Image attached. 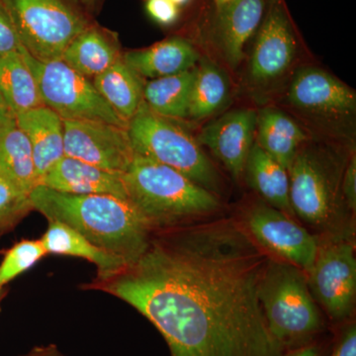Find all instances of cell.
Here are the masks:
<instances>
[{
  "label": "cell",
  "instance_id": "obj_1",
  "mask_svg": "<svg viewBox=\"0 0 356 356\" xmlns=\"http://www.w3.org/2000/svg\"><path fill=\"white\" fill-rule=\"evenodd\" d=\"M270 257L235 222L165 229L137 261L83 288L126 302L170 356H283L259 302Z\"/></svg>",
  "mask_w": 356,
  "mask_h": 356
},
{
  "label": "cell",
  "instance_id": "obj_2",
  "mask_svg": "<svg viewBox=\"0 0 356 356\" xmlns=\"http://www.w3.org/2000/svg\"><path fill=\"white\" fill-rule=\"evenodd\" d=\"M30 201L33 210L48 221L64 222L127 264L144 254L153 238V229L126 199L63 193L37 185L30 193Z\"/></svg>",
  "mask_w": 356,
  "mask_h": 356
},
{
  "label": "cell",
  "instance_id": "obj_3",
  "mask_svg": "<svg viewBox=\"0 0 356 356\" xmlns=\"http://www.w3.org/2000/svg\"><path fill=\"white\" fill-rule=\"evenodd\" d=\"M128 199L153 231L181 227L185 222L214 212L216 196L170 166L135 154L123 173Z\"/></svg>",
  "mask_w": 356,
  "mask_h": 356
},
{
  "label": "cell",
  "instance_id": "obj_4",
  "mask_svg": "<svg viewBox=\"0 0 356 356\" xmlns=\"http://www.w3.org/2000/svg\"><path fill=\"white\" fill-rule=\"evenodd\" d=\"M259 297L268 331L285 351L313 343L324 330L307 274L299 267L269 259Z\"/></svg>",
  "mask_w": 356,
  "mask_h": 356
},
{
  "label": "cell",
  "instance_id": "obj_5",
  "mask_svg": "<svg viewBox=\"0 0 356 356\" xmlns=\"http://www.w3.org/2000/svg\"><path fill=\"white\" fill-rule=\"evenodd\" d=\"M26 51L41 62L62 60L92 23L79 0H0Z\"/></svg>",
  "mask_w": 356,
  "mask_h": 356
},
{
  "label": "cell",
  "instance_id": "obj_6",
  "mask_svg": "<svg viewBox=\"0 0 356 356\" xmlns=\"http://www.w3.org/2000/svg\"><path fill=\"white\" fill-rule=\"evenodd\" d=\"M127 130L134 153L170 166L208 191L216 186V170L197 140L154 113L145 102L128 122Z\"/></svg>",
  "mask_w": 356,
  "mask_h": 356
},
{
  "label": "cell",
  "instance_id": "obj_7",
  "mask_svg": "<svg viewBox=\"0 0 356 356\" xmlns=\"http://www.w3.org/2000/svg\"><path fill=\"white\" fill-rule=\"evenodd\" d=\"M20 53L35 77L43 105L64 120L102 121L127 127V122L103 99L92 81L62 60L41 62L23 46Z\"/></svg>",
  "mask_w": 356,
  "mask_h": 356
},
{
  "label": "cell",
  "instance_id": "obj_8",
  "mask_svg": "<svg viewBox=\"0 0 356 356\" xmlns=\"http://www.w3.org/2000/svg\"><path fill=\"white\" fill-rule=\"evenodd\" d=\"M312 293L332 320L343 322L355 308L356 259L355 245L337 241L320 247L306 273Z\"/></svg>",
  "mask_w": 356,
  "mask_h": 356
},
{
  "label": "cell",
  "instance_id": "obj_9",
  "mask_svg": "<svg viewBox=\"0 0 356 356\" xmlns=\"http://www.w3.org/2000/svg\"><path fill=\"white\" fill-rule=\"evenodd\" d=\"M245 228L259 247L305 273L315 262L318 241L282 211L254 206L245 216Z\"/></svg>",
  "mask_w": 356,
  "mask_h": 356
},
{
  "label": "cell",
  "instance_id": "obj_10",
  "mask_svg": "<svg viewBox=\"0 0 356 356\" xmlns=\"http://www.w3.org/2000/svg\"><path fill=\"white\" fill-rule=\"evenodd\" d=\"M65 156L109 172L125 173L134 149L127 127L95 120H64Z\"/></svg>",
  "mask_w": 356,
  "mask_h": 356
},
{
  "label": "cell",
  "instance_id": "obj_11",
  "mask_svg": "<svg viewBox=\"0 0 356 356\" xmlns=\"http://www.w3.org/2000/svg\"><path fill=\"white\" fill-rule=\"evenodd\" d=\"M289 172L293 213L313 226H325L334 215V187L327 170L313 154H297Z\"/></svg>",
  "mask_w": 356,
  "mask_h": 356
},
{
  "label": "cell",
  "instance_id": "obj_12",
  "mask_svg": "<svg viewBox=\"0 0 356 356\" xmlns=\"http://www.w3.org/2000/svg\"><path fill=\"white\" fill-rule=\"evenodd\" d=\"M294 30L280 0H273L262 19L250 58V76L266 83L282 76L296 55Z\"/></svg>",
  "mask_w": 356,
  "mask_h": 356
},
{
  "label": "cell",
  "instance_id": "obj_13",
  "mask_svg": "<svg viewBox=\"0 0 356 356\" xmlns=\"http://www.w3.org/2000/svg\"><path fill=\"white\" fill-rule=\"evenodd\" d=\"M288 98L296 108L320 116H351L356 108V95L353 89L324 70L314 67L297 72Z\"/></svg>",
  "mask_w": 356,
  "mask_h": 356
},
{
  "label": "cell",
  "instance_id": "obj_14",
  "mask_svg": "<svg viewBox=\"0 0 356 356\" xmlns=\"http://www.w3.org/2000/svg\"><path fill=\"white\" fill-rule=\"evenodd\" d=\"M257 119V112L252 109L229 112L203 129L198 144L209 147L232 177L238 178L245 172L248 154L254 145Z\"/></svg>",
  "mask_w": 356,
  "mask_h": 356
},
{
  "label": "cell",
  "instance_id": "obj_15",
  "mask_svg": "<svg viewBox=\"0 0 356 356\" xmlns=\"http://www.w3.org/2000/svg\"><path fill=\"white\" fill-rule=\"evenodd\" d=\"M39 185L63 193L103 194L129 200L123 173L102 170L67 156L46 173Z\"/></svg>",
  "mask_w": 356,
  "mask_h": 356
},
{
  "label": "cell",
  "instance_id": "obj_16",
  "mask_svg": "<svg viewBox=\"0 0 356 356\" xmlns=\"http://www.w3.org/2000/svg\"><path fill=\"white\" fill-rule=\"evenodd\" d=\"M264 0H236L216 7L213 32L232 67L242 62L245 44L264 19Z\"/></svg>",
  "mask_w": 356,
  "mask_h": 356
},
{
  "label": "cell",
  "instance_id": "obj_17",
  "mask_svg": "<svg viewBox=\"0 0 356 356\" xmlns=\"http://www.w3.org/2000/svg\"><path fill=\"white\" fill-rule=\"evenodd\" d=\"M31 146L37 184L65 156L64 119L42 105L15 118Z\"/></svg>",
  "mask_w": 356,
  "mask_h": 356
},
{
  "label": "cell",
  "instance_id": "obj_18",
  "mask_svg": "<svg viewBox=\"0 0 356 356\" xmlns=\"http://www.w3.org/2000/svg\"><path fill=\"white\" fill-rule=\"evenodd\" d=\"M122 60L142 79L151 81L193 69L199 55L191 42L172 37L149 48L127 51Z\"/></svg>",
  "mask_w": 356,
  "mask_h": 356
},
{
  "label": "cell",
  "instance_id": "obj_19",
  "mask_svg": "<svg viewBox=\"0 0 356 356\" xmlns=\"http://www.w3.org/2000/svg\"><path fill=\"white\" fill-rule=\"evenodd\" d=\"M48 222V228L40 238L47 254L86 259L97 268L96 277L111 275L128 266L121 257L97 247L72 227L58 221Z\"/></svg>",
  "mask_w": 356,
  "mask_h": 356
},
{
  "label": "cell",
  "instance_id": "obj_20",
  "mask_svg": "<svg viewBox=\"0 0 356 356\" xmlns=\"http://www.w3.org/2000/svg\"><path fill=\"white\" fill-rule=\"evenodd\" d=\"M122 57L113 34L91 24L72 40L62 60L86 79H95Z\"/></svg>",
  "mask_w": 356,
  "mask_h": 356
},
{
  "label": "cell",
  "instance_id": "obj_21",
  "mask_svg": "<svg viewBox=\"0 0 356 356\" xmlns=\"http://www.w3.org/2000/svg\"><path fill=\"white\" fill-rule=\"evenodd\" d=\"M245 172L248 184L271 207L289 216L294 214L290 204L288 170L264 151L257 143H254L250 149Z\"/></svg>",
  "mask_w": 356,
  "mask_h": 356
},
{
  "label": "cell",
  "instance_id": "obj_22",
  "mask_svg": "<svg viewBox=\"0 0 356 356\" xmlns=\"http://www.w3.org/2000/svg\"><path fill=\"white\" fill-rule=\"evenodd\" d=\"M92 83L103 99L127 123L144 102V81L122 57L92 79Z\"/></svg>",
  "mask_w": 356,
  "mask_h": 356
},
{
  "label": "cell",
  "instance_id": "obj_23",
  "mask_svg": "<svg viewBox=\"0 0 356 356\" xmlns=\"http://www.w3.org/2000/svg\"><path fill=\"white\" fill-rule=\"evenodd\" d=\"M0 175L29 195L38 185L31 146L15 120L0 125Z\"/></svg>",
  "mask_w": 356,
  "mask_h": 356
},
{
  "label": "cell",
  "instance_id": "obj_24",
  "mask_svg": "<svg viewBox=\"0 0 356 356\" xmlns=\"http://www.w3.org/2000/svg\"><path fill=\"white\" fill-rule=\"evenodd\" d=\"M257 126L259 146L288 170L300 145L306 139L305 133L296 122L275 108L262 110L257 116Z\"/></svg>",
  "mask_w": 356,
  "mask_h": 356
},
{
  "label": "cell",
  "instance_id": "obj_25",
  "mask_svg": "<svg viewBox=\"0 0 356 356\" xmlns=\"http://www.w3.org/2000/svg\"><path fill=\"white\" fill-rule=\"evenodd\" d=\"M0 93L14 118L43 105L35 77L20 51L0 58Z\"/></svg>",
  "mask_w": 356,
  "mask_h": 356
},
{
  "label": "cell",
  "instance_id": "obj_26",
  "mask_svg": "<svg viewBox=\"0 0 356 356\" xmlns=\"http://www.w3.org/2000/svg\"><path fill=\"white\" fill-rule=\"evenodd\" d=\"M194 67L145 83L144 102L149 108L165 118H188Z\"/></svg>",
  "mask_w": 356,
  "mask_h": 356
},
{
  "label": "cell",
  "instance_id": "obj_27",
  "mask_svg": "<svg viewBox=\"0 0 356 356\" xmlns=\"http://www.w3.org/2000/svg\"><path fill=\"white\" fill-rule=\"evenodd\" d=\"M228 96V79L216 65L204 60L194 67L189 105L191 118L199 120L214 114L226 103Z\"/></svg>",
  "mask_w": 356,
  "mask_h": 356
},
{
  "label": "cell",
  "instance_id": "obj_28",
  "mask_svg": "<svg viewBox=\"0 0 356 356\" xmlns=\"http://www.w3.org/2000/svg\"><path fill=\"white\" fill-rule=\"evenodd\" d=\"M46 255L48 254L41 238H24L14 243L13 247L4 252L3 259L0 264V288H4L21 274L30 270Z\"/></svg>",
  "mask_w": 356,
  "mask_h": 356
},
{
  "label": "cell",
  "instance_id": "obj_29",
  "mask_svg": "<svg viewBox=\"0 0 356 356\" xmlns=\"http://www.w3.org/2000/svg\"><path fill=\"white\" fill-rule=\"evenodd\" d=\"M32 210L29 194L0 175V234L13 228Z\"/></svg>",
  "mask_w": 356,
  "mask_h": 356
},
{
  "label": "cell",
  "instance_id": "obj_30",
  "mask_svg": "<svg viewBox=\"0 0 356 356\" xmlns=\"http://www.w3.org/2000/svg\"><path fill=\"white\" fill-rule=\"evenodd\" d=\"M145 8L147 15L161 26H172L180 15L179 7L170 0H146Z\"/></svg>",
  "mask_w": 356,
  "mask_h": 356
},
{
  "label": "cell",
  "instance_id": "obj_31",
  "mask_svg": "<svg viewBox=\"0 0 356 356\" xmlns=\"http://www.w3.org/2000/svg\"><path fill=\"white\" fill-rule=\"evenodd\" d=\"M21 48L22 44L15 27L6 10L0 6V58L13 53H17Z\"/></svg>",
  "mask_w": 356,
  "mask_h": 356
},
{
  "label": "cell",
  "instance_id": "obj_32",
  "mask_svg": "<svg viewBox=\"0 0 356 356\" xmlns=\"http://www.w3.org/2000/svg\"><path fill=\"white\" fill-rule=\"evenodd\" d=\"M330 356H356L355 324H350L344 327Z\"/></svg>",
  "mask_w": 356,
  "mask_h": 356
},
{
  "label": "cell",
  "instance_id": "obj_33",
  "mask_svg": "<svg viewBox=\"0 0 356 356\" xmlns=\"http://www.w3.org/2000/svg\"><path fill=\"white\" fill-rule=\"evenodd\" d=\"M343 192L350 210L356 209V158L353 156L344 173Z\"/></svg>",
  "mask_w": 356,
  "mask_h": 356
},
{
  "label": "cell",
  "instance_id": "obj_34",
  "mask_svg": "<svg viewBox=\"0 0 356 356\" xmlns=\"http://www.w3.org/2000/svg\"><path fill=\"white\" fill-rule=\"evenodd\" d=\"M283 356H324L321 346L316 343L308 344V346H302L285 353Z\"/></svg>",
  "mask_w": 356,
  "mask_h": 356
},
{
  "label": "cell",
  "instance_id": "obj_35",
  "mask_svg": "<svg viewBox=\"0 0 356 356\" xmlns=\"http://www.w3.org/2000/svg\"><path fill=\"white\" fill-rule=\"evenodd\" d=\"M21 356H64V355L58 350L57 346L49 344V346H36L29 353Z\"/></svg>",
  "mask_w": 356,
  "mask_h": 356
},
{
  "label": "cell",
  "instance_id": "obj_36",
  "mask_svg": "<svg viewBox=\"0 0 356 356\" xmlns=\"http://www.w3.org/2000/svg\"><path fill=\"white\" fill-rule=\"evenodd\" d=\"M15 120L10 110L8 109L3 98H2L1 93H0V125L9 123V122Z\"/></svg>",
  "mask_w": 356,
  "mask_h": 356
},
{
  "label": "cell",
  "instance_id": "obj_37",
  "mask_svg": "<svg viewBox=\"0 0 356 356\" xmlns=\"http://www.w3.org/2000/svg\"><path fill=\"white\" fill-rule=\"evenodd\" d=\"M79 1L81 2L83 6H86V8L89 9L95 8L96 4H97V2L99 1V0H79Z\"/></svg>",
  "mask_w": 356,
  "mask_h": 356
},
{
  "label": "cell",
  "instance_id": "obj_38",
  "mask_svg": "<svg viewBox=\"0 0 356 356\" xmlns=\"http://www.w3.org/2000/svg\"><path fill=\"white\" fill-rule=\"evenodd\" d=\"M170 1L173 2L175 6L179 7L187 6L191 0H170Z\"/></svg>",
  "mask_w": 356,
  "mask_h": 356
},
{
  "label": "cell",
  "instance_id": "obj_39",
  "mask_svg": "<svg viewBox=\"0 0 356 356\" xmlns=\"http://www.w3.org/2000/svg\"><path fill=\"white\" fill-rule=\"evenodd\" d=\"M236 1V0H213L215 6L219 7L225 6V4L231 3V2Z\"/></svg>",
  "mask_w": 356,
  "mask_h": 356
},
{
  "label": "cell",
  "instance_id": "obj_40",
  "mask_svg": "<svg viewBox=\"0 0 356 356\" xmlns=\"http://www.w3.org/2000/svg\"><path fill=\"white\" fill-rule=\"evenodd\" d=\"M4 296H6V290H4V288H0V307H1V302Z\"/></svg>",
  "mask_w": 356,
  "mask_h": 356
}]
</instances>
